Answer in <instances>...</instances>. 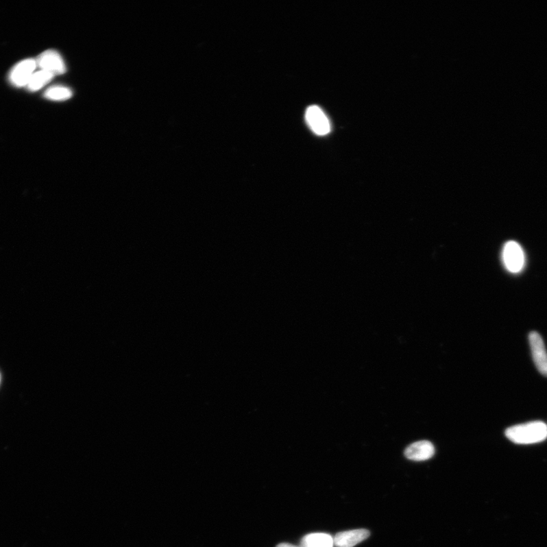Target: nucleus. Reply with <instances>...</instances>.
<instances>
[{"mask_svg":"<svg viewBox=\"0 0 547 547\" xmlns=\"http://www.w3.org/2000/svg\"><path fill=\"white\" fill-rule=\"evenodd\" d=\"M507 437L519 445L542 443L547 438V425L542 422H535L515 425L506 430Z\"/></svg>","mask_w":547,"mask_h":547,"instance_id":"obj_1","label":"nucleus"},{"mask_svg":"<svg viewBox=\"0 0 547 547\" xmlns=\"http://www.w3.org/2000/svg\"><path fill=\"white\" fill-rule=\"evenodd\" d=\"M502 260L508 271L511 273L520 272L524 265V251L515 241H509L504 245Z\"/></svg>","mask_w":547,"mask_h":547,"instance_id":"obj_2","label":"nucleus"},{"mask_svg":"<svg viewBox=\"0 0 547 547\" xmlns=\"http://www.w3.org/2000/svg\"><path fill=\"white\" fill-rule=\"evenodd\" d=\"M37 66L36 60L33 59H27L17 63L9 75L12 85L18 88L27 86Z\"/></svg>","mask_w":547,"mask_h":547,"instance_id":"obj_3","label":"nucleus"},{"mask_svg":"<svg viewBox=\"0 0 547 547\" xmlns=\"http://www.w3.org/2000/svg\"><path fill=\"white\" fill-rule=\"evenodd\" d=\"M37 65L41 70H45L53 75L65 73L66 68L60 53L53 50H48L38 56Z\"/></svg>","mask_w":547,"mask_h":547,"instance_id":"obj_4","label":"nucleus"},{"mask_svg":"<svg viewBox=\"0 0 547 547\" xmlns=\"http://www.w3.org/2000/svg\"><path fill=\"white\" fill-rule=\"evenodd\" d=\"M529 342L536 367L539 373L547 376V352L542 336L532 332L529 334Z\"/></svg>","mask_w":547,"mask_h":547,"instance_id":"obj_5","label":"nucleus"},{"mask_svg":"<svg viewBox=\"0 0 547 547\" xmlns=\"http://www.w3.org/2000/svg\"><path fill=\"white\" fill-rule=\"evenodd\" d=\"M306 120L311 130L319 136L327 135L331 130L328 119L318 106H311L306 112Z\"/></svg>","mask_w":547,"mask_h":547,"instance_id":"obj_6","label":"nucleus"},{"mask_svg":"<svg viewBox=\"0 0 547 547\" xmlns=\"http://www.w3.org/2000/svg\"><path fill=\"white\" fill-rule=\"evenodd\" d=\"M370 536L367 529H356L338 533L334 537L335 547H354Z\"/></svg>","mask_w":547,"mask_h":547,"instance_id":"obj_7","label":"nucleus"},{"mask_svg":"<svg viewBox=\"0 0 547 547\" xmlns=\"http://www.w3.org/2000/svg\"><path fill=\"white\" fill-rule=\"evenodd\" d=\"M435 454V448L429 441H419L406 448L405 457L415 461L430 459Z\"/></svg>","mask_w":547,"mask_h":547,"instance_id":"obj_8","label":"nucleus"},{"mask_svg":"<svg viewBox=\"0 0 547 547\" xmlns=\"http://www.w3.org/2000/svg\"><path fill=\"white\" fill-rule=\"evenodd\" d=\"M301 547H334V537L325 533H313L301 539Z\"/></svg>","mask_w":547,"mask_h":547,"instance_id":"obj_9","label":"nucleus"},{"mask_svg":"<svg viewBox=\"0 0 547 547\" xmlns=\"http://www.w3.org/2000/svg\"><path fill=\"white\" fill-rule=\"evenodd\" d=\"M54 76L52 73L45 71V70H40V71L32 75L26 87L30 91H37L50 82Z\"/></svg>","mask_w":547,"mask_h":547,"instance_id":"obj_10","label":"nucleus"},{"mask_svg":"<svg viewBox=\"0 0 547 547\" xmlns=\"http://www.w3.org/2000/svg\"><path fill=\"white\" fill-rule=\"evenodd\" d=\"M73 96L72 90L66 87L56 86L47 89L45 97L51 101H66Z\"/></svg>","mask_w":547,"mask_h":547,"instance_id":"obj_11","label":"nucleus"},{"mask_svg":"<svg viewBox=\"0 0 547 547\" xmlns=\"http://www.w3.org/2000/svg\"><path fill=\"white\" fill-rule=\"evenodd\" d=\"M276 547H301V546H297L290 544H280Z\"/></svg>","mask_w":547,"mask_h":547,"instance_id":"obj_12","label":"nucleus"},{"mask_svg":"<svg viewBox=\"0 0 547 547\" xmlns=\"http://www.w3.org/2000/svg\"><path fill=\"white\" fill-rule=\"evenodd\" d=\"M0 382H1V375H0Z\"/></svg>","mask_w":547,"mask_h":547,"instance_id":"obj_13","label":"nucleus"}]
</instances>
